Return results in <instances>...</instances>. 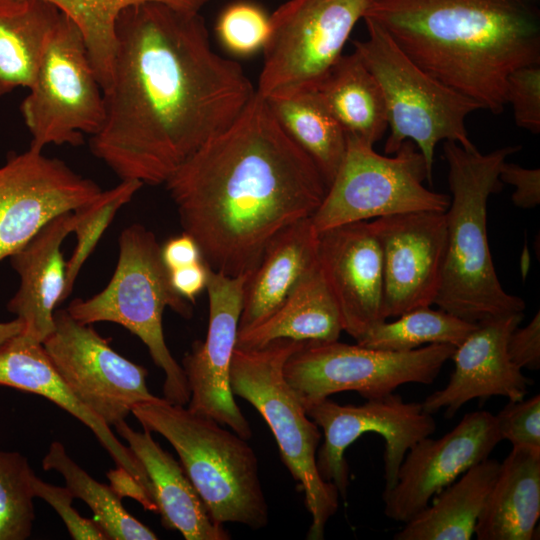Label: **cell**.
<instances>
[{
  "mask_svg": "<svg viewBox=\"0 0 540 540\" xmlns=\"http://www.w3.org/2000/svg\"><path fill=\"white\" fill-rule=\"evenodd\" d=\"M255 93L242 67L212 49L199 13L131 6L116 21L105 118L91 152L120 180L165 184Z\"/></svg>",
  "mask_w": 540,
  "mask_h": 540,
  "instance_id": "cell-1",
  "label": "cell"
},
{
  "mask_svg": "<svg viewBox=\"0 0 540 540\" xmlns=\"http://www.w3.org/2000/svg\"><path fill=\"white\" fill-rule=\"evenodd\" d=\"M165 185L204 262L234 277L250 275L270 241L311 217L327 190L316 164L257 92Z\"/></svg>",
  "mask_w": 540,
  "mask_h": 540,
  "instance_id": "cell-2",
  "label": "cell"
},
{
  "mask_svg": "<svg viewBox=\"0 0 540 540\" xmlns=\"http://www.w3.org/2000/svg\"><path fill=\"white\" fill-rule=\"evenodd\" d=\"M364 17L421 69L496 115L509 75L540 64L536 0H373Z\"/></svg>",
  "mask_w": 540,
  "mask_h": 540,
  "instance_id": "cell-3",
  "label": "cell"
},
{
  "mask_svg": "<svg viewBox=\"0 0 540 540\" xmlns=\"http://www.w3.org/2000/svg\"><path fill=\"white\" fill-rule=\"evenodd\" d=\"M519 150L520 145H513L483 154L454 141L443 144L452 196L445 211L446 254L434 304L470 323L525 309L522 298L503 289L487 236V205L501 188L500 165Z\"/></svg>",
  "mask_w": 540,
  "mask_h": 540,
  "instance_id": "cell-4",
  "label": "cell"
},
{
  "mask_svg": "<svg viewBox=\"0 0 540 540\" xmlns=\"http://www.w3.org/2000/svg\"><path fill=\"white\" fill-rule=\"evenodd\" d=\"M131 413L143 429L172 445L216 523H238L254 530L268 524L258 459L246 439L164 398L138 404Z\"/></svg>",
  "mask_w": 540,
  "mask_h": 540,
  "instance_id": "cell-5",
  "label": "cell"
},
{
  "mask_svg": "<svg viewBox=\"0 0 540 540\" xmlns=\"http://www.w3.org/2000/svg\"><path fill=\"white\" fill-rule=\"evenodd\" d=\"M118 245L117 265L107 286L88 299L72 300L66 309L80 323L113 322L136 335L164 373L163 398L185 406L190 399L187 378L166 344L162 317L169 307L190 318V302L172 287L153 232L132 224L122 230Z\"/></svg>",
  "mask_w": 540,
  "mask_h": 540,
  "instance_id": "cell-6",
  "label": "cell"
},
{
  "mask_svg": "<svg viewBox=\"0 0 540 540\" xmlns=\"http://www.w3.org/2000/svg\"><path fill=\"white\" fill-rule=\"evenodd\" d=\"M303 343L278 339L259 348L236 347L229 379L232 393L249 402L273 433L285 466L304 493L311 515L307 538L320 540L337 512L339 492L319 474L316 456L322 435L283 373L286 360Z\"/></svg>",
  "mask_w": 540,
  "mask_h": 540,
  "instance_id": "cell-7",
  "label": "cell"
},
{
  "mask_svg": "<svg viewBox=\"0 0 540 540\" xmlns=\"http://www.w3.org/2000/svg\"><path fill=\"white\" fill-rule=\"evenodd\" d=\"M368 37L353 42L383 94L389 135L385 154L396 153L404 141H412L422 154L432 183L434 153L440 141H454L473 149L466 118L482 109L415 64L374 20L363 18Z\"/></svg>",
  "mask_w": 540,
  "mask_h": 540,
  "instance_id": "cell-8",
  "label": "cell"
},
{
  "mask_svg": "<svg viewBox=\"0 0 540 540\" xmlns=\"http://www.w3.org/2000/svg\"><path fill=\"white\" fill-rule=\"evenodd\" d=\"M392 155H381L373 145L346 136L343 160L311 216L319 233L392 214L447 210L450 196L423 185L424 180H430L416 145L404 141Z\"/></svg>",
  "mask_w": 540,
  "mask_h": 540,
  "instance_id": "cell-9",
  "label": "cell"
},
{
  "mask_svg": "<svg viewBox=\"0 0 540 540\" xmlns=\"http://www.w3.org/2000/svg\"><path fill=\"white\" fill-rule=\"evenodd\" d=\"M29 94L20 105L30 147L78 146L105 118L104 90L78 26L63 13L48 41Z\"/></svg>",
  "mask_w": 540,
  "mask_h": 540,
  "instance_id": "cell-10",
  "label": "cell"
},
{
  "mask_svg": "<svg viewBox=\"0 0 540 540\" xmlns=\"http://www.w3.org/2000/svg\"><path fill=\"white\" fill-rule=\"evenodd\" d=\"M454 350L450 344L397 352L338 340L309 341L288 357L283 373L306 410L339 392L354 391L368 400L408 383L430 385Z\"/></svg>",
  "mask_w": 540,
  "mask_h": 540,
  "instance_id": "cell-11",
  "label": "cell"
},
{
  "mask_svg": "<svg viewBox=\"0 0 540 540\" xmlns=\"http://www.w3.org/2000/svg\"><path fill=\"white\" fill-rule=\"evenodd\" d=\"M373 0H289L270 15L256 92L264 99L316 89L343 55Z\"/></svg>",
  "mask_w": 540,
  "mask_h": 540,
  "instance_id": "cell-12",
  "label": "cell"
},
{
  "mask_svg": "<svg viewBox=\"0 0 540 540\" xmlns=\"http://www.w3.org/2000/svg\"><path fill=\"white\" fill-rule=\"evenodd\" d=\"M55 328L42 345L74 396L109 427L141 403L160 399L147 386L148 371L116 352L92 325L67 309L54 312Z\"/></svg>",
  "mask_w": 540,
  "mask_h": 540,
  "instance_id": "cell-13",
  "label": "cell"
},
{
  "mask_svg": "<svg viewBox=\"0 0 540 540\" xmlns=\"http://www.w3.org/2000/svg\"><path fill=\"white\" fill-rule=\"evenodd\" d=\"M306 413L324 435L316 456L319 474L334 484L343 498L349 485L345 451L361 435L373 432L384 438V490H389L408 449L436 429L433 415L425 412L421 403L404 402L394 393L368 399L362 405H340L325 398L307 407Z\"/></svg>",
  "mask_w": 540,
  "mask_h": 540,
  "instance_id": "cell-14",
  "label": "cell"
},
{
  "mask_svg": "<svg viewBox=\"0 0 540 540\" xmlns=\"http://www.w3.org/2000/svg\"><path fill=\"white\" fill-rule=\"evenodd\" d=\"M102 189L65 162L29 147L0 167V261L54 217L94 200Z\"/></svg>",
  "mask_w": 540,
  "mask_h": 540,
  "instance_id": "cell-15",
  "label": "cell"
},
{
  "mask_svg": "<svg viewBox=\"0 0 540 540\" xmlns=\"http://www.w3.org/2000/svg\"><path fill=\"white\" fill-rule=\"evenodd\" d=\"M248 277L228 276L209 267L206 339L195 342L182 362L190 390L187 408L229 427L246 440L252 437V430L234 399L229 371Z\"/></svg>",
  "mask_w": 540,
  "mask_h": 540,
  "instance_id": "cell-16",
  "label": "cell"
},
{
  "mask_svg": "<svg viewBox=\"0 0 540 540\" xmlns=\"http://www.w3.org/2000/svg\"><path fill=\"white\" fill-rule=\"evenodd\" d=\"M371 223L383 258L384 318L434 304L446 254L445 212H404Z\"/></svg>",
  "mask_w": 540,
  "mask_h": 540,
  "instance_id": "cell-17",
  "label": "cell"
},
{
  "mask_svg": "<svg viewBox=\"0 0 540 540\" xmlns=\"http://www.w3.org/2000/svg\"><path fill=\"white\" fill-rule=\"evenodd\" d=\"M500 441L495 416L487 411L466 414L439 439L419 440L406 452L395 485L383 492L384 514L409 521L438 492L487 459Z\"/></svg>",
  "mask_w": 540,
  "mask_h": 540,
  "instance_id": "cell-18",
  "label": "cell"
},
{
  "mask_svg": "<svg viewBox=\"0 0 540 540\" xmlns=\"http://www.w3.org/2000/svg\"><path fill=\"white\" fill-rule=\"evenodd\" d=\"M318 265L339 309L343 331L356 342L386 320L383 258L371 222L320 232Z\"/></svg>",
  "mask_w": 540,
  "mask_h": 540,
  "instance_id": "cell-19",
  "label": "cell"
},
{
  "mask_svg": "<svg viewBox=\"0 0 540 540\" xmlns=\"http://www.w3.org/2000/svg\"><path fill=\"white\" fill-rule=\"evenodd\" d=\"M523 313H514L482 320L458 345L450 359L454 370L447 385L430 394L421 403L433 415L441 409L452 418L473 399L486 400L503 396L509 401L524 399L532 381L510 359L507 341L519 326Z\"/></svg>",
  "mask_w": 540,
  "mask_h": 540,
  "instance_id": "cell-20",
  "label": "cell"
},
{
  "mask_svg": "<svg viewBox=\"0 0 540 540\" xmlns=\"http://www.w3.org/2000/svg\"><path fill=\"white\" fill-rule=\"evenodd\" d=\"M73 226V212L62 213L9 257L20 283L7 309L22 320V334L40 343L54 330V312L63 302L66 262L61 246Z\"/></svg>",
  "mask_w": 540,
  "mask_h": 540,
  "instance_id": "cell-21",
  "label": "cell"
},
{
  "mask_svg": "<svg viewBox=\"0 0 540 540\" xmlns=\"http://www.w3.org/2000/svg\"><path fill=\"white\" fill-rule=\"evenodd\" d=\"M0 387L40 395L78 419L94 433L116 466L128 471L152 496L151 484L141 463L128 446L117 439L111 427L74 396L42 343L20 333L0 347Z\"/></svg>",
  "mask_w": 540,
  "mask_h": 540,
  "instance_id": "cell-22",
  "label": "cell"
},
{
  "mask_svg": "<svg viewBox=\"0 0 540 540\" xmlns=\"http://www.w3.org/2000/svg\"><path fill=\"white\" fill-rule=\"evenodd\" d=\"M114 427L143 466L166 529L178 531L186 540L231 539L223 525L209 515L182 465L153 439L150 431L134 430L125 420Z\"/></svg>",
  "mask_w": 540,
  "mask_h": 540,
  "instance_id": "cell-23",
  "label": "cell"
},
{
  "mask_svg": "<svg viewBox=\"0 0 540 540\" xmlns=\"http://www.w3.org/2000/svg\"><path fill=\"white\" fill-rule=\"evenodd\" d=\"M319 232L312 218L280 231L245 282L239 331L271 314L318 263Z\"/></svg>",
  "mask_w": 540,
  "mask_h": 540,
  "instance_id": "cell-24",
  "label": "cell"
},
{
  "mask_svg": "<svg viewBox=\"0 0 540 540\" xmlns=\"http://www.w3.org/2000/svg\"><path fill=\"white\" fill-rule=\"evenodd\" d=\"M540 516V455L514 448L497 477L476 522L478 540H531Z\"/></svg>",
  "mask_w": 540,
  "mask_h": 540,
  "instance_id": "cell-25",
  "label": "cell"
},
{
  "mask_svg": "<svg viewBox=\"0 0 540 540\" xmlns=\"http://www.w3.org/2000/svg\"><path fill=\"white\" fill-rule=\"evenodd\" d=\"M342 331L339 309L317 263L271 314L238 331L236 347L259 348L278 339L335 341Z\"/></svg>",
  "mask_w": 540,
  "mask_h": 540,
  "instance_id": "cell-26",
  "label": "cell"
},
{
  "mask_svg": "<svg viewBox=\"0 0 540 540\" xmlns=\"http://www.w3.org/2000/svg\"><path fill=\"white\" fill-rule=\"evenodd\" d=\"M500 462L485 459L438 492L420 512L405 522L396 540H469L497 477Z\"/></svg>",
  "mask_w": 540,
  "mask_h": 540,
  "instance_id": "cell-27",
  "label": "cell"
},
{
  "mask_svg": "<svg viewBox=\"0 0 540 540\" xmlns=\"http://www.w3.org/2000/svg\"><path fill=\"white\" fill-rule=\"evenodd\" d=\"M61 15L45 0H0V97L32 85Z\"/></svg>",
  "mask_w": 540,
  "mask_h": 540,
  "instance_id": "cell-28",
  "label": "cell"
},
{
  "mask_svg": "<svg viewBox=\"0 0 540 540\" xmlns=\"http://www.w3.org/2000/svg\"><path fill=\"white\" fill-rule=\"evenodd\" d=\"M316 89L346 136L373 146L381 140L388 129L383 94L355 51L342 55Z\"/></svg>",
  "mask_w": 540,
  "mask_h": 540,
  "instance_id": "cell-29",
  "label": "cell"
},
{
  "mask_svg": "<svg viewBox=\"0 0 540 540\" xmlns=\"http://www.w3.org/2000/svg\"><path fill=\"white\" fill-rule=\"evenodd\" d=\"M287 135L313 160L327 187L346 151V134L317 89L265 99Z\"/></svg>",
  "mask_w": 540,
  "mask_h": 540,
  "instance_id": "cell-30",
  "label": "cell"
},
{
  "mask_svg": "<svg viewBox=\"0 0 540 540\" xmlns=\"http://www.w3.org/2000/svg\"><path fill=\"white\" fill-rule=\"evenodd\" d=\"M42 467L62 475L75 498L83 500L109 540H155L157 535L132 516L110 485L92 478L66 452L59 441L51 443Z\"/></svg>",
  "mask_w": 540,
  "mask_h": 540,
  "instance_id": "cell-31",
  "label": "cell"
},
{
  "mask_svg": "<svg viewBox=\"0 0 540 540\" xmlns=\"http://www.w3.org/2000/svg\"><path fill=\"white\" fill-rule=\"evenodd\" d=\"M71 19L80 29L91 62L103 87L107 88L115 46V25L127 8L143 3H160L173 9L199 13L211 0H45Z\"/></svg>",
  "mask_w": 540,
  "mask_h": 540,
  "instance_id": "cell-32",
  "label": "cell"
},
{
  "mask_svg": "<svg viewBox=\"0 0 540 540\" xmlns=\"http://www.w3.org/2000/svg\"><path fill=\"white\" fill-rule=\"evenodd\" d=\"M396 318L392 322H380L357 344L397 352L414 350L426 344H450L456 347L477 324L430 306L410 310Z\"/></svg>",
  "mask_w": 540,
  "mask_h": 540,
  "instance_id": "cell-33",
  "label": "cell"
},
{
  "mask_svg": "<svg viewBox=\"0 0 540 540\" xmlns=\"http://www.w3.org/2000/svg\"><path fill=\"white\" fill-rule=\"evenodd\" d=\"M136 180H121L115 187L101 191L91 202L73 211L76 245L66 262L63 301L71 294L83 265L94 251L116 213L140 190Z\"/></svg>",
  "mask_w": 540,
  "mask_h": 540,
  "instance_id": "cell-34",
  "label": "cell"
},
{
  "mask_svg": "<svg viewBox=\"0 0 540 540\" xmlns=\"http://www.w3.org/2000/svg\"><path fill=\"white\" fill-rule=\"evenodd\" d=\"M35 476L27 457L0 450V540L30 537L35 520Z\"/></svg>",
  "mask_w": 540,
  "mask_h": 540,
  "instance_id": "cell-35",
  "label": "cell"
},
{
  "mask_svg": "<svg viewBox=\"0 0 540 540\" xmlns=\"http://www.w3.org/2000/svg\"><path fill=\"white\" fill-rule=\"evenodd\" d=\"M271 29L270 16L258 5L236 2L220 14L216 32L222 45L240 56L264 48Z\"/></svg>",
  "mask_w": 540,
  "mask_h": 540,
  "instance_id": "cell-36",
  "label": "cell"
},
{
  "mask_svg": "<svg viewBox=\"0 0 540 540\" xmlns=\"http://www.w3.org/2000/svg\"><path fill=\"white\" fill-rule=\"evenodd\" d=\"M495 416L501 440L512 447L540 455V396L539 394L509 403Z\"/></svg>",
  "mask_w": 540,
  "mask_h": 540,
  "instance_id": "cell-37",
  "label": "cell"
},
{
  "mask_svg": "<svg viewBox=\"0 0 540 540\" xmlns=\"http://www.w3.org/2000/svg\"><path fill=\"white\" fill-rule=\"evenodd\" d=\"M506 101L513 109L518 127L534 134L540 132V65L512 72L507 80Z\"/></svg>",
  "mask_w": 540,
  "mask_h": 540,
  "instance_id": "cell-38",
  "label": "cell"
},
{
  "mask_svg": "<svg viewBox=\"0 0 540 540\" xmlns=\"http://www.w3.org/2000/svg\"><path fill=\"white\" fill-rule=\"evenodd\" d=\"M35 497L47 502L60 516L74 540H107L95 519L81 516L72 506L74 495L68 487L47 483L37 475L33 480Z\"/></svg>",
  "mask_w": 540,
  "mask_h": 540,
  "instance_id": "cell-39",
  "label": "cell"
},
{
  "mask_svg": "<svg viewBox=\"0 0 540 540\" xmlns=\"http://www.w3.org/2000/svg\"><path fill=\"white\" fill-rule=\"evenodd\" d=\"M499 179L501 182L515 187L512 194V202L515 206L530 209L539 205V168H525L505 160L499 168Z\"/></svg>",
  "mask_w": 540,
  "mask_h": 540,
  "instance_id": "cell-40",
  "label": "cell"
},
{
  "mask_svg": "<svg viewBox=\"0 0 540 540\" xmlns=\"http://www.w3.org/2000/svg\"><path fill=\"white\" fill-rule=\"evenodd\" d=\"M511 361L520 369L537 370L540 367V313L525 327H516L507 341Z\"/></svg>",
  "mask_w": 540,
  "mask_h": 540,
  "instance_id": "cell-41",
  "label": "cell"
},
{
  "mask_svg": "<svg viewBox=\"0 0 540 540\" xmlns=\"http://www.w3.org/2000/svg\"><path fill=\"white\" fill-rule=\"evenodd\" d=\"M161 256L169 271L204 261L197 242L185 232L168 239L161 246Z\"/></svg>",
  "mask_w": 540,
  "mask_h": 540,
  "instance_id": "cell-42",
  "label": "cell"
},
{
  "mask_svg": "<svg viewBox=\"0 0 540 540\" xmlns=\"http://www.w3.org/2000/svg\"><path fill=\"white\" fill-rule=\"evenodd\" d=\"M209 266L199 262L169 271L170 282L174 290L189 302L206 289Z\"/></svg>",
  "mask_w": 540,
  "mask_h": 540,
  "instance_id": "cell-43",
  "label": "cell"
},
{
  "mask_svg": "<svg viewBox=\"0 0 540 540\" xmlns=\"http://www.w3.org/2000/svg\"><path fill=\"white\" fill-rule=\"evenodd\" d=\"M110 487L122 499L130 497L138 501L146 510L157 513L156 504L145 487L125 469L116 466L107 473Z\"/></svg>",
  "mask_w": 540,
  "mask_h": 540,
  "instance_id": "cell-44",
  "label": "cell"
},
{
  "mask_svg": "<svg viewBox=\"0 0 540 540\" xmlns=\"http://www.w3.org/2000/svg\"><path fill=\"white\" fill-rule=\"evenodd\" d=\"M24 324L22 320L15 318L11 321L0 322V347L11 338L23 332Z\"/></svg>",
  "mask_w": 540,
  "mask_h": 540,
  "instance_id": "cell-45",
  "label": "cell"
}]
</instances>
